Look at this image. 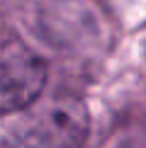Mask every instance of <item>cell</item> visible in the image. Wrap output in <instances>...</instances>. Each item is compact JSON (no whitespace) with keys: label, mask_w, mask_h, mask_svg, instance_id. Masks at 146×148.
<instances>
[{"label":"cell","mask_w":146,"mask_h":148,"mask_svg":"<svg viewBox=\"0 0 146 148\" xmlns=\"http://www.w3.org/2000/svg\"><path fill=\"white\" fill-rule=\"evenodd\" d=\"M129 148H146V134H144V136H134Z\"/></svg>","instance_id":"3"},{"label":"cell","mask_w":146,"mask_h":148,"mask_svg":"<svg viewBox=\"0 0 146 148\" xmlns=\"http://www.w3.org/2000/svg\"><path fill=\"white\" fill-rule=\"evenodd\" d=\"M90 131L88 109L83 102L61 97L29 112L17 136L27 148H83Z\"/></svg>","instance_id":"1"},{"label":"cell","mask_w":146,"mask_h":148,"mask_svg":"<svg viewBox=\"0 0 146 148\" xmlns=\"http://www.w3.org/2000/svg\"><path fill=\"white\" fill-rule=\"evenodd\" d=\"M46 85V63L29 46L8 39L0 53V107L15 114L36 102Z\"/></svg>","instance_id":"2"}]
</instances>
